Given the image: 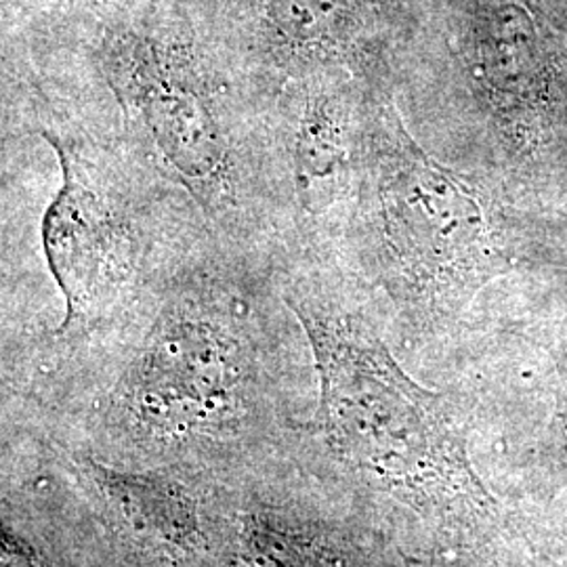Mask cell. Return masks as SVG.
Listing matches in <instances>:
<instances>
[{
    "label": "cell",
    "instance_id": "cell-7",
    "mask_svg": "<svg viewBox=\"0 0 567 567\" xmlns=\"http://www.w3.org/2000/svg\"><path fill=\"white\" fill-rule=\"evenodd\" d=\"M2 567H47L41 555L11 529L2 532Z\"/></svg>",
    "mask_w": 567,
    "mask_h": 567
},
{
    "label": "cell",
    "instance_id": "cell-2",
    "mask_svg": "<svg viewBox=\"0 0 567 567\" xmlns=\"http://www.w3.org/2000/svg\"><path fill=\"white\" fill-rule=\"evenodd\" d=\"M39 124L61 173L41 221L44 261L65 303L55 334L76 337L131 309L206 225L137 161L118 124L102 131L58 110Z\"/></svg>",
    "mask_w": 567,
    "mask_h": 567
},
{
    "label": "cell",
    "instance_id": "cell-3",
    "mask_svg": "<svg viewBox=\"0 0 567 567\" xmlns=\"http://www.w3.org/2000/svg\"><path fill=\"white\" fill-rule=\"evenodd\" d=\"M344 208L360 265L410 303H456L505 264L501 215L486 192L429 156L395 102L368 91L358 179Z\"/></svg>",
    "mask_w": 567,
    "mask_h": 567
},
{
    "label": "cell",
    "instance_id": "cell-4",
    "mask_svg": "<svg viewBox=\"0 0 567 567\" xmlns=\"http://www.w3.org/2000/svg\"><path fill=\"white\" fill-rule=\"evenodd\" d=\"M365 91L349 79L295 84L267 107L284 187L292 210V240H316L355 189L364 133Z\"/></svg>",
    "mask_w": 567,
    "mask_h": 567
},
{
    "label": "cell",
    "instance_id": "cell-6",
    "mask_svg": "<svg viewBox=\"0 0 567 567\" xmlns=\"http://www.w3.org/2000/svg\"><path fill=\"white\" fill-rule=\"evenodd\" d=\"M243 559L248 567H324L303 538L255 517L244 526Z\"/></svg>",
    "mask_w": 567,
    "mask_h": 567
},
{
    "label": "cell",
    "instance_id": "cell-5",
    "mask_svg": "<svg viewBox=\"0 0 567 567\" xmlns=\"http://www.w3.org/2000/svg\"><path fill=\"white\" fill-rule=\"evenodd\" d=\"M89 473L114 513L143 538L173 550H196L203 545L196 501L182 484L95 461H89Z\"/></svg>",
    "mask_w": 567,
    "mask_h": 567
},
{
    "label": "cell",
    "instance_id": "cell-1",
    "mask_svg": "<svg viewBox=\"0 0 567 567\" xmlns=\"http://www.w3.org/2000/svg\"><path fill=\"white\" fill-rule=\"evenodd\" d=\"M100 74L137 161L229 246L278 252L295 236L269 112L192 42L116 32Z\"/></svg>",
    "mask_w": 567,
    "mask_h": 567
}]
</instances>
